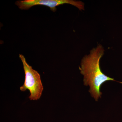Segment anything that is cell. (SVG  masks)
I'll return each mask as SVG.
<instances>
[{"mask_svg":"<svg viewBox=\"0 0 122 122\" xmlns=\"http://www.w3.org/2000/svg\"><path fill=\"white\" fill-rule=\"evenodd\" d=\"M19 57L23 64L25 73V82L24 85L20 87V90L24 92L29 90L30 93V99L38 100L41 97L44 89L40 74L26 62L24 55L20 54Z\"/></svg>","mask_w":122,"mask_h":122,"instance_id":"7a4b0ae2","label":"cell"},{"mask_svg":"<svg viewBox=\"0 0 122 122\" xmlns=\"http://www.w3.org/2000/svg\"><path fill=\"white\" fill-rule=\"evenodd\" d=\"M15 5L20 9L27 10L36 5H43L47 6L53 12L56 11V7L64 4H69L75 6L80 10L85 9L84 3L81 1L74 0H25L18 1Z\"/></svg>","mask_w":122,"mask_h":122,"instance_id":"3957f363","label":"cell"},{"mask_svg":"<svg viewBox=\"0 0 122 122\" xmlns=\"http://www.w3.org/2000/svg\"><path fill=\"white\" fill-rule=\"evenodd\" d=\"M105 50L102 46L98 45L90 51L89 54L84 56L81 61L79 69L84 76L85 86H89V91L96 101L101 97L100 89L102 85L108 81H116L103 73L100 66V59L104 54Z\"/></svg>","mask_w":122,"mask_h":122,"instance_id":"6da1fadb","label":"cell"}]
</instances>
